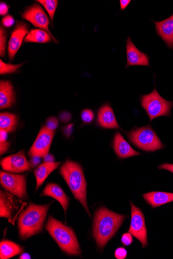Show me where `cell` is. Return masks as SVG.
I'll use <instances>...</instances> for the list:
<instances>
[{
	"mask_svg": "<svg viewBox=\"0 0 173 259\" xmlns=\"http://www.w3.org/2000/svg\"><path fill=\"white\" fill-rule=\"evenodd\" d=\"M125 218V216L115 213L106 207H101L96 211L93 233L98 247L102 249L106 246L116 233Z\"/></svg>",
	"mask_w": 173,
	"mask_h": 259,
	"instance_id": "1",
	"label": "cell"
},
{
	"mask_svg": "<svg viewBox=\"0 0 173 259\" xmlns=\"http://www.w3.org/2000/svg\"><path fill=\"white\" fill-rule=\"evenodd\" d=\"M51 204L31 203L19 215L18 229L20 237L27 239L42 231Z\"/></svg>",
	"mask_w": 173,
	"mask_h": 259,
	"instance_id": "2",
	"label": "cell"
},
{
	"mask_svg": "<svg viewBox=\"0 0 173 259\" xmlns=\"http://www.w3.org/2000/svg\"><path fill=\"white\" fill-rule=\"evenodd\" d=\"M60 172L74 196L80 202L91 217L87 202V182L80 164L67 160L61 166Z\"/></svg>",
	"mask_w": 173,
	"mask_h": 259,
	"instance_id": "3",
	"label": "cell"
},
{
	"mask_svg": "<svg viewBox=\"0 0 173 259\" xmlns=\"http://www.w3.org/2000/svg\"><path fill=\"white\" fill-rule=\"evenodd\" d=\"M46 229L62 251L70 255H81V250L76 235L70 227L50 217Z\"/></svg>",
	"mask_w": 173,
	"mask_h": 259,
	"instance_id": "4",
	"label": "cell"
},
{
	"mask_svg": "<svg viewBox=\"0 0 173 259\" xmlns=\"http://www.w3.org/2000/svg\"><path fill=\"white\" fill-rule=\"evenodd\" d=\"M127 136L135 146L146 152H155L164 148L151 125L135 127L127 132Z\"/></svg>",
	"mask_w": 173,
	"mask_h": 259,
	"instance_id": "5",
	"label": "cell"
},
{
	"mask_svg": "<svg viewBox=\"0 0 173 259\" xmlns=\"http://www.w3.org/2000/svg\"><path fill=\"white\" fill-rule=\"evenodd\" d=\"M140 102L142 107L149 116L150 122L160 116H170L173 101H168L163 99L156 87L151 93L142 96Z\"/></svg>",
	"mask_w": 173,
	"mask_h": 259,
	"instance_id": "6",
	"label": "cell"
},
{
	"mask_svg": "<svg viewBox=\"0 0 173 259\" xmlns=\"http://www.w3.org/2000/svg\"><path fill=\"white\" fill-rule=\"evenodd\" d=\"M9 192L1 191L0 193V217L15 224L20 213L27 203Z\"/></svg>",
	"mask_w": 173,
	"mask_h": 259,
	"instance_id": "7",
	"label": "cell"
},
{
	"mask_svg": "<svg viewBox=\"0 0 173 259\" xmlns=\"http://www.w3.org/2000/svg\"><path fill=\"white\" fill-rule=\"evenodd\" d=\"M26 177L24 175H16L1 171L0 182L5 189L22 200L28 198Z\"/></svg>",
	"mask_w": 173,
	"mask_h": 259,
	"instance_id": "8",
	"label": "cell"
},
{
	"mask_svg": "<svg viewBox=\"0 0 173 259\" xmlns=\"http://www.w3.org/2000/svg\"><path fill=\"white\" fill-rule=\"evenodd\" d=\"M131 221L128 232L140 241L143 248L148 245L147 230L145 225L144 215L142 210L132 202Z\"/></svg>",
	"mask_w": 173,
	"mask_h": 259,
	"instance_id": "9",
	"label": "cell"
},
{
	"mask_svg": "<svg viewBox=\"0 0 173 259\" xmlns=\"http://www.w3.org/2000/svg\"><path fill=\"white\" fill-rule=\"evenodd\" d=\"M22 17L32 24L34 27L42 29L49 33L52 39L57 42V40L52 34L49 29V25L50 24L49 18L42 9L38 4H34L23 12Z\"/></svg>",
	"mask_w": 173,
	"mask_h": 259,
	"instance_id": "10",
	"label": "cell"
},
{
	"mask_svg": "<svg viewBox=\"0 0 173 259\" xmlns=\"http://www.w3.org/2000/svg\"><path fill=\"white\" fill-rule=\"evenodd\" d=\"M54 135V131L47 128L45 126H43L31 147L29 155L31 157H44L48 154Z\"/></svg>",
	"mask_w": 173,
	"mask_h": 259,
	"instance_id": "11",
	"label": "cell"
},
{
	"mask_svg": "<svg viewBox=\"0 0 173 259\" xmlns=\"http://www.w3.org/2000/svg\"><path fill=\"white\" fill-rule=\"evenodd\" d=\"M3 169L12 174H20L30 171L32 168L23 150L3 158L1 160Z\"/></svg>",
	"mask_w": 173,
	"mask_h": 259,
	"instance_id": "12",
	"label": "cell"
},
{
	"mask_svg": "<svg viewBox=\"0 0 173 259\" xmlns=\"http://www.w3.org/2000/svg\"><path fill=\"white\" fill-rule=\"evenodd\" d=\"M29 33L26 23L19 22L11 34L8 44V55L10 61H13L23 41Z\"/></svg>",
	"mask_w": 173,
	"mask_h": 259,
	"instance_id": "13",
	"label": "cell"
},
{
	"mask_svg": "<svg viewBox=\"0 0 173 259\" xmlns=\"http://www.w3.org/2000/svg\"><path fill=\"white\" fill-rule=\"evenodd\" d=\"M127 64L126 68L131 66H149L150 58L139 51L130 36L128 37L126 45Z\"/></svg>",
	"mask_w": 173,
	"mask_h": 259,
	"instance_id": "14",
	"label": "cell"
},
{
	"mask_svg": "<svg viewBox=\"0 0 173 259\" xmlns=\"http://www.w3.org/2000/svg\"><path fill=\"white\" fill-rule=\"evenodd\" d=\"M115 152L118 158L126 159L141 154L134 150L120 133H116L113 142Z\"/></svg>",
	"mask_w": 173,
	"mask_h": 259,
	"instance_id": "15",
	"label": "cell"
},
{
	"mask_svg": "<svg viewBox=\"0 0 173 259\" xmlns=\"http://www.w3.org/2000/svg\"><path fill=\"white\" fill-rule=\"evenodd\" d=\"M97 123L101 127L106 129L120 128L112 108L108 104L103 105L98 110Z\"/></svg>",
	"mask_w": 173,
	"mask_h": 259,
	"instance_id": "16",
	"label": "cell"
},
{
	"mask_svg": "<svg viewBox=\"0 0 173 259\" xmlns=\"http://www.w3.org/2000/svg\"><path fill=\"white\" fill-rule=\"evenodd\" d=\"M157 34L170 49H173V15L166 19L155 22Z\"/></svg>",
	"mask_w": 173,
	"mask_h": 259,
	"instance_id": "17",
	"label": "cell"
},
{
	"mask_svg": "<svg viewBox=\"0 0 173 259\" xmlns=\"http://www.w3.org/2000/svg\"><path fill=\"white\" fill-rule=\"evenodd\" d=\"M15 94L12 83L9 81L0 82V108L12 107L15 103Z\"/></svg>",
	"mask_w": 173,
	"mask_h": 259,
	"instance_id": "18",
	"label": "cell"
},
{
	"mask_svg": "<svg viewBox=\"0 0 173 259\" xmlns=\"http://www.w3.org/2000/svg\"><path fill=\"white\" fill-rule=\"evenodd\" d=\"M43 195L51 197L57 200L62 205L66 214L69 199L59 185L54 183L47 184L43 191Z\"/></svg>",
	"mask_w": 173,
	"mask_h": 259,
	"instance_id": "19",
	"label": "cell"
},
{
	"mask_svg": "<svg viewBox=\"0 0 173 259\" xmlns=\"http://www.w3.org/2000/svg\"><path fill=\"white\" fill-rule=\"evenodd\" d=\"M146 202L153 208L173 202V193L152 192L143 195Z\"/></svg>",
	"mask_w": 173,
	"mask_h": 259,
	"instance_id": "20",
	"label": "cell"
},
{
	"mask_svg": "<svg viewBox=\"0 0 173 259\" xmlns=\"http://www.w3.org/2000/svg\"><path fill=\"white\" fill-rule=\"evenodd\" d=\"M61 164L60 162H44L34 171L36 179L37 191L40 187L43 184L47 178L52 172L56 170Z\"/></svg>",
	"mask_w": 173,
	"mask_h": 259,
	"instance_id": "21",
	"label": "cell"
},
{
	"mask_svg": "<svg viewBox=\"0 0 173 259\" xmlns=\"http://www.w3.org/2000/svg\"><path fill=\"white\" fill-rule=\"evenodd\" d=\"M23 248L19 245L9 241H4L0 243V257L7 259L20 254Z\"/></svg>",
	"mask_w": 173,
	"mask_h": 259,
	"instance_id": "22",
	"label": "cell"
},
{
	"mask_svg": "<svg viewBox=\"0 0 173 259\" xmlns=\"http://www.w3.org/2000/svg\"><path fill=\"white\" fill-rule=\"evenodd\" d=\"M18 123V117L16 114L9 112L0 114V130L11 132L15 130Z\"/></svg>",
	"mask_w": 173,
	"mask_h": 259,
	"instance_id": "23",
	"label": "cell"
},
{
	"mask_svg": "<svg viewBox=\"0 0 173 259\" xmlns=\"http://www.w3.org/2000/svg\"><path fill=\"white\" fill-rule=\"evenodd\" d=\"M52 38L46 31L40 29H32L24 38L25 42L47 43L51 42Z\"/></svg>",
	"mask_w": 173,
	"mask_h": 259,
	"instance_id": "24",
	"label": "cell"
},
{
	"mask_svg": "<svg viewBox=\"0 0 173 259\" xmlns=\"http://www.w3.org/2000/svg\"><path fill=\"white\" fill-rule=\"evenodd\" d=\"M37 2L43 6L50 17L52 21L53 22L58 2L57 0H38Z\"/></svg>",
	"mask_w": 173,
	"mask_h": 259,
	"instance_id": "25",
	"label": "cell"
},
{
	"mask_svg": "<svg viewBox=\"0 0 173 259\" xmlns=\"http://www.w3.org/2000/svg\"><path fill=\"white\" fill-rule=\"evenodd\" d=\"M23 64V63L13 65L6 63L1 60H0V74H1V75H5L14 73L16 72Z\"/></svg>",
	"mask_w": 173,
	"mask_h": 259,
	"instance_id": "26",
	"label": "cell"
},
{
	"mask_svg": "<svg viewBox=\"0 0 173 259\" xmlns=\"http://www.w3.org/2000/svg\"><path fill=\"white\" fill-rule=\"evenodd\" d=\"M8 132L5 131L0 130V153L1 155L7 152L9 148V143L8 139Z\"/></svg>",
	"mask_w": 173,
	"mask_h": 259,
	"instance_id": "27",
	"label": "cell"
},
{
	"mask_svg": "<svg viewBox=\"0 0 173 259\" xmlns=\"http://www.w3.org/2000/svg\"><path fill=\"white\" fill-rule=\"evenodd\" d=\"M7 34L3 27L0 29V55L5 57L6 54Z\"/></svg>",
	"mask_w": 173,
	"mask_h": 259,
	"instance_id": "28",
	"label": "cell"
},
{
	"mask_svg": "<svg viewBox=\"0 0 173 259\" xmlns=\"http://www.w3.org/2000/svg\"><path fill=\"white\" fill-rule=\"evenodd\" d=\"M81 119L86 124L91 123L94 117L93 112L89 109H85L81 112Z\"/></svg>",
	"mask_w": 173,
	"mask_h": 259,
	"instance_id": "29",
	"label": "cell"
},
{
	"mask_svg": "<svg viewBox=\"0 0 173 259\" xmlns=\"http://www.w3.org/2000/svg\"><path fill=\"white\" fill-rule=\"evenodd\" d=\"M58 121L55 117H49L47 120L45 126L53 131H55L58 126Z\"/></svg>",
	"mask_w": 173,
	"mask_h": 259,
	"instance_id": "30",
	"label": "cell"
},
{
	"mask_svg": "<svg viewBox=\"0 0 173 259\" xmlns=\"http://www.w3.org/2000/svg\"><path fill=\"white\" fill-rule=\"evenodd\" d=\"M121 241L122 244L124 246H128L130 245L133 242L132 234L129 232L123 234Z\"/></svg>",
	"mask_w": 173,
	"mask_h": 259,
	"instance_id": "31",
	"label": "cell"
},
{
	"mask_svg": "<svg viewBox=\"0 0 173 259\" xmlns=\"http://www.w3.org/2000/svg\"><path fill=\"white\" fill-rule=\"evenodd\" d=\"M15 23V20L13 17L11 15H8L5 17L2 20V23L4 26L10 28L12 27Z\"/></svg>",
	"mask_w": 173,
	"mask_h": 259,
	"instance_id": "32",
	"label": "cell"
},
{
	"mask_svg": "<svg viewBox=\"0 0 173 259\" xmlns=\"http://www.w3.org/2000/svg\"><path fill=\"white\" fill-rule=\"evenodd\" d=\"M127 250L123 247L117 248L115 252V256L118 259H124L127 256Z\"/></svg>",
	"mask_w": 173,
	"mask_h": 259,
	"instance_id": "33",
	"label": "cell"
},
{
	"mask_svg": "<svg viewBox=\"0 0 173 259\" xmlns=\"http://www.w3.org/2000/svg\"><path fill=\"white\" fill-rule=\"evenodd\" d=\"M158 169L166 170L173 174V164L164 163L158 166Z\"/></svg>",
	"mask_w": 173,
	"mask_h": 259,
	"instance_id": "34",
	"label": "cell"
},
{
	"mask_svg": "<svg viewBox=\"0 0 173 259\" xmlns=\"http://www.w3.org/2000/svg\"><path fill=\"white\" fill-rule=\"evenodd\" d=\"M9 12V7L5 3L0 4V15L1 16H5Z\"/></svg>",
	"mask_w": 173,
	"mask_h": 259,
	"instance_id": "35",
	"label": "cell"
},
{
	"mask_svg": "<svg viewBox=\"0 0 173 259\" xmlns=\"http://www.w3.org/2000/svg\"><path fill=\"white\" fill-rule=\"evenodd\" d=\"M30 159V163L33 168L37 167L39 165L41 161V158L39 156H33L31 157Z\"/></svg>",
	"mask_w": 173,
	"mask_h": 259,
	"instance_id": "36",
	"label": "cell"
},
{
	"mask_svg": "<svg viewBox=\"0 0 173 259\" xmlns=\"http://www.w3.org/2000/svg\"><path fill=\"white\" fill-rule=\"evenodd\" d=\"M130 2V0H120V4L121 10H124L126 9Z\"/></svg>",
	"mask_w": 173,
	"mask_h": 259,
	"instance_id": "37",
	"label": "cell"
},
{
	"mask_svg": "<svg viewBox=\"0 0 173 259\" xmlns=\"http://www.w3.org/2000/svg\"><path fill=\"white\" fill-rule=\"evenodd\" d=\"M71 115L69 113L64 112L60 115V118L63 121H66L70 119Z\"/></svg>",
	"mask_w": 173,
	"mask_h": 259,
	"instance_id": "38",
	"label": "cell"
},
{
	"mask_svg": "<svg viewBox=\"0 0 173 259\" xmlns=\"http://www.w3.org/2000/svg\"><path fill=\"white\" fill-rule=\"evenodd\" d=\"M44 162H54V157L51 154H47L44 157Z\"/></svg>",
	"mask_w": 173,
	"mask_h": 259,
	"instance_id": "39",
	"label": "cell"
},
{
	"mask_svg": "<svg viewBox=\"0 0 173 259\" xmlns=\"http://www.w3.org/2000/svg\"><path fill=\"white\" fill-rule=\"evenodd\" d=\"M20 258H31V257L28 253H23L20 256Z\"/></svg>",
	"mask_w": 173,
	"mask_h": 259,
	"instance_id": "40",
	"label": "cell"
}]
</instances>
